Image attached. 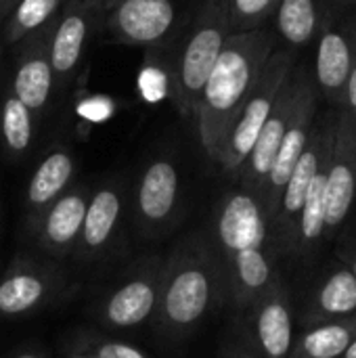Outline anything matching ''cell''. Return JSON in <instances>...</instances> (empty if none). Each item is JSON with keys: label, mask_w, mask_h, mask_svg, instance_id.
I'll list each match as a JSON object with an SVG mask.
<instances>
[{"label": "cell", "mask_w": 356, "mask_h": 358, "mask_svg": "<svg viewBox=\"0 0 356 358\" xmlns=\"http://www.w3.org/2000/svg\"><path fill=\"white\" fill-rule=\"evenodd\" d=\"M208 233L222 266L227 306L239 315L281 273L260 199L241 187L227 191L214 206Z\"/></svg>", "instance_id": "1"}, {"label": "cell", "mask_w": 356, "mask_h": 358, "mask_svg": "<svg viewBox=\"0 0 356 358\" xmlns=\"http://www.w3.org/2000/svg\"><path fill=\"white\" fill-rule=\"evenodd\" d=\"M222 306L227 287L212 237L208 231H191L164 256L155 336L166 348L180 346Z\"/></svg>", "instance_id": "2"}, {"label": "cell", "mask_w": 356, "mask_h": 358, "mask_svg": "<svg viewBox=\"0 0 356 358\" xmlns=\"http://www.w3.org/2000/svg\"><path fill=\"white\" fill-rule=\"evenodd\" d=\"M273 48L275 38L262 27L227 38L193 111L199 143L214 164L229 128L254 90Z\"/></svg>", "instance_id": "3"}, {"label": "cell", "mask_w": 356, "mask_h": 358, "mask_svg": "<svg viewBox=\"0 0 356 358\" xmlns=\"http://www.w3.org/2000/svg\"><path fill=\"white\" fill-rule=\"evenodd\" d=\"M229 36L231 21L227 0H204L172 71V101L180 115L193 117L201 88Z\"/></svg>", "instance_id": "4"}, {"label": "cell", "mask_w": 356, "mask_h": 358, "mask_svg": "<svg viewBox=\"0 0 356 358\" xmlns=\"http://www.w3.org/2000/svg\"><path fill=\"white\" fill-rule=\"evenodd\" d=\"M164 273V256L147 254L130 262L90 304V315L107 331H134L153 323Z\"/></svg>", "instance_id": "5"}, {"label": "cell", "mask_w": 356, "mask_h": 358, "mask_svg": "<svg viewBox=\"0 0 356 358\" xmlns=\"http://www.w3.org/2000/svg\"><path fill=\"white\" fill-rule=\"evenodd\" d=\"M134 231L145 241H159L172 235L183 216V178L172 155H153L141 170L128 199Z\"/></svg>", "instance_id": "6"}, {"label": "cell", "mask_w": 356, "mask_h": 358, "mask_svg": "<svg viewBox=\"0 0 356 358\" xmlns=\"http://www.w3.org/2000/svg\"><path fill=\"white\" fill-rule=\"evenodd\" d=\"M292 67H294V55L287 50H273L254 90L250 92L248 101L243 103L239 115L235 117L233 126L229 128L216 164L218 168L229 176V178H237L245 159L250 157L262 126L266 124L273 105L283 88V84L290 80L292 76Z\"/></svg>", "instance_id": "7"}, {"label": "cell", "mask_w": 356, "mask_h": 358, "mask_svg": "<svg viewBox=\"0 0 356 358\" xmlns=\"http://www.w3.org/2000/svg\"><path fill=\"white\" fill-rule=\"evenodd\" d=\"M294 292L279 273L273 283L237 315V329L262 358H290L298 334Z\"/></svg>", "instance_id": "8"}, {"label": "cell", "mask_w": 356, "mask_h": 358, "mask_svg": "<svg viewBox=\"0 0 356 358\" xmlns=\"http://www.w3.org/2000/svg\"><path fill=\"white\" fill-rule=\"evenodd\" d=\"M128 199L130 187L122 174L109 176L92 189L82 233L71 254L82 268L105 264L122 245Z\"/></svg>", "instance_id": "9"}, {"label": "cell", "mask_w": 356, "mask_h": 358, "mask_svg": "<svg viewBox=\"0 0 356 358\" xmlns=\"http://www.w3.org/2000/svg\"><path fill=\"white\" fill-rule=\"evenodd\" d=\"M67 275L50 258H15L0 277V317H27L55 304L67 289Z\"/></svg>", "instance_id": "10"}, {"label": "cell", "mask_w": 356, "mask_h": 358, "mask_svg": "<svg viewBox=\"0 0 356 358\" xmlns=\"http://www.w3.org/2000/svg\"><path fill=\"white\" fill-rule=\"evenodd\" d=\"M334 130H336V117H325L323 124L313 126L311 138L281 193L277 212L271 220V237L277 250L279 260H290L296 239V227L298 218L308 193V187L313 182V176L327 153V149L334 143Z\"/></svg>", "instance_id": "11"}, {"label": "cell", "mask_w": 356, "mask_h": 358, "mask_svg": "<svg viewBox=\"0 0 356 358\" xmlns=\"http://www.w3.org/2000/svg\"><path fill=\"white\" fill-rule=\"evenodd\" d=\"M105 6L92 0H65L48 29V59L55 71L57 90L67 88L84 61L90 38L105 15Z\"/></svg>", "instance_id": "12"}, {"label": "cell", "mask_w": 356, "mask_h": 358, "mask_svg": "<svg viewBox=\"0 0 356 358\" xmlns=\"http://www.w3.org/2000/svg\"><path fill=\"white\" fill-rule=\"evenodd\" d=\"M308 279L296 306L300 327L346 319L356 313V279L353 271L338 258L329 256L308 266Z\"/></svg>", "instance_id": "13"}, {"label": "cell", "mask_w": 356, "mask_h": 358, "mask_svg": "<svg viewBox=\"0 0 356 358\" xmlns=\"http://www.w3.org/2000/svg\"><path fill=\"white\" fill-rule=\"evenodd\" d=\"M356 201V122L350 111L336 117L325 187V243H334Z\"/></svg>", "instance_id": "14"}, {"label": "cell", "mask_w": 356, "mask_h": 358, "mask_svg": "<svg viewBox=\"0 0 356 358\" xmlns=\"http://www.w3.org/2000/svg\"><path fill=\"white\" fill-rule=\"evenodd\" d=\"M315 126V92L311 88V84L298 76L296 78V94H294V107H292V115L287 122V130L283 134V141L279 145V151L275 155L273 168L266 176L264 189L260 193V203L264 208V214L269 218V227L271 220L277 212L281 193L311 138Z\"/></svg>", "instance_id": "15"}, {"label": "cell", "mask_w": 356, "mask_h": 358, "mask_svg": "<svg viewBox=\"0 0 356 358\" xmlns=\"http://www.w3.org/2000/svg\"><path fill=\"white\" fill-rule=\"evenodd\" d=\"M105 15L115 42L153 48L170 36L176 6L174 0H111Z\"/></svg>", "instance_id": "16"}, {"label": "cell", "mask_w": 356, "mask_h": 358, "mask_svg": "<svg viewBox=\"0 0 356 358\" xmlns=\"http://www.w3.org/2000/svg\"><path fill=\"white\" fill-rule=\"evenodd\" d=\"M92 187L88 182H73L38 220L34 233L38 250L50 260H65L73 254L82 233L86 208Z\"/></svg>", "instance_id": "17"}, {"label": "cell", "mask_w": 356, "mask_h": 358, "mask_svg": "<svg viewBox=\"0 0 356 358\" xmlns=\"http://www.w3.org/2000/svg\"><path fill=\"white\" fill-rule=\"evenodd\" d=\"M48 29L17 44L19 55L10 86V92L36 115V120L46 113L57 92V80L46 48Z\"/></svg>", "instance_id": "18"}, {"label": "cell", "mask_w": 356, "mask_h": 358, "mask_svg": "<svg viewBox=\"0 0 356 358\" xmlns=\"http://www.w3.org/2000/svg\"><path fill=\"white\" fill-rule=\"evenodd\" d=\"M294 94H296V78L290 76V80L283 84V88L273 105V111H271L266 124L262 126V132H260L250 157L245 159V164L237 176L239 187L243 191H250L258 199L264 189L266 176L273 168V162H275V155L283 141V134L287 130V122H290L292 107H294Z\"/></svg>", "instance_id": "19"}, {"label": "cell", "mask_w": 356, "mask_h": 358, "mask_svg": "<svg viewBox=\"0 0 356 358\" xmlns=\"http://www.w3.org/2000/svg\"><path fill=\"white\" fill-rule=\"evenodd\" d=\"M76 155L65 145L50 147L36 164L25 189V227L31 233L42 214L73 185Z\"/></svg>", "instance_id": "20"}, {"label": "cell", "mask_w": 356, "mask_h": 358, "mask_svg": "<svg viewBox=\"0 0 356 358\" xmlns=\"http://www.w3.org/2000/svg\"><path fill=\"white\" fill-rule=\"evenodd\" d=\"M334 145V143H332ZM332 147L323 155L313 182L308 187L298 227H296V239L294 250L290 256V262L298 266H313L317 260H321L325 243V187H327V168H329Z\"/></svg>", "instance_id": "21"}, {"label": "cell", "mask_w": 356, "mask_h": 358, "mask_svg": "<svg viewBox=\"0 0 356 358\" xmlns=\"http://www.w3.org/2000/svg\"><path fill=\"white\" fill-rule=\"evenodd\" d=\"M356 336V313L327 323L300 327L290 358H340Z\"/></svg>", "instance_id": "22"}, {"label": "cell", "mask_w": 356, "mask_h": 358, "mask_svg": "<svg viewBox=\"0 0 356 358\" xmlns=\"http://www.w3.org/2000/svg\"><path fill=\"white\" fill-rule=\"evenodd\" d=\"M353 71L350 46L344 36L327 31L319 42L317 52V78L325 94L340 103L346 101V84Z\"/></svg>", "instance_id": "23"}, {"label": "cell", "mask_w": 356, "mask_h": 358, "mask_svg": "<svg viewBox=\"0 0 356 358\" xmlns=\"http://www.w3.org/2000/svg\"><path fill=\"white\" fill-rule=\"evenodd\" d=\"M65 0H19L2 27L4 46H17L23 40L46 31L57 19Z\"/></svg>", "instance_id": "24"}, {"label": "cell", "mask_w": 356, "mask_h": 358, "mask_svg": "<svg viewBox=\"0 0 356 358\" xmlns=\"http://www.w3.org/2000/svg\"><path fill=\"white\" fill-rule=\"evenodd\" d=\"M36 115L8 90L0 103V141L10 159H23L36 138Z\"/></svg>", "instance_id": "25"}, {"label": "cell", "mask_w": 356, "mask_h": 358, "mask_svg": "<svg viewBox=\"0 0 356 358\" xmlns=\"http://www.w3.org/2000/svg\"><path fill=\"white\" fill-rule=\"evenodd\" d=\"M275 15H277L279 34L292 46H300L308 42L317 29L315 0H281Z\"/></svg>", "instance_id": "26"}, {"label": "cell", "mask_w": 356, "mask_h": 358, "mask_svg": "<svg viewBox=\"0 0 356 358\" xmlns=\"http://www.w3.org/2000/svg\"><path fill=\"white\" fill-rule=\"evenodd\" d=\"M281 0H227L231 34L260 29L262 23L277 10Z\"/></svg>", "instance_id": "27"}, {"label": "cell", "mask_w": 356, "mask_h": 358, "mask_svg": "<svg viewBox=\"0 0 356 358\" xmlns=\"http://www.w3.org/2000/svg\"><path fill=\"white\" fill-rule=\"evenodd\" d=\"M73 344L82 348L90 358H151L130 342L109 338L97 331H84Z\"/></svg>", "instance_id": "28"}, {"label": "cell", "mask_w": 356, "mask_h": 358, "mask_svg": "<svg viewBox=\"0 0 356 358\" xmlns=\"http://www.w3.org/2000/svg\"><path fill=\"white\" fill-rule=\"evenodd\" d=\"M334 256H338L355 275L356 279V222H346L336 237Z\"/></svg>", "instance_id": "29"}, {"label": "cell", "mask_w": 356, "mask_h": 358, "mask_svg": "<svg viewBox=\"0 0 356 358\" xmlns=\"http://www.w3.org/2000/svg\"><path fill=\"white\" fill-rule=\"evenodd\" d=\"M220 358H262L248 342L245 338L241 336V331L235 327L229 338L225 340L222 344V350H220Z\"/></svg>", "instance_id": "30"}, {"label": "cell", "mask_w": 356, "mask_h": 358, "mask_svg": "<svg viewBox=\"0 0 356 358\" xmlns=\"http://www.w3.org/2000/svg\"><path fill=\"white\" fill-rule=\"evenodd\" d=\"M346 101H348V111L350 115L355 117L356 122V65H353V71H350V78H348V84H346Z\"/></svg>", "instance_id": "31"}, {"label": "cell", "mask_w": 356, "mask_h": 358, "mask_svg": "<svg viewBox=\"0 0 356 358\" xmlns=\"http://www.w3.org/2000/svg\"><path fill=\"white\" fill-rule=\"evenodd\" d=\"M19 0H0V15H2V21L8 17V13L13 10V6L17 4Z\"/></svg>", "instance_id": "32"}, {"label": "cell", "mask_w": 356, "mask_h": 358, "mask_svg": "<svg viewBox=\"0 0 356 358\" xmlns=\"http://www.w3.org/2000/svg\"><path fill=\"white\" fill-rule=\"evenodd\" d=\"M10 358H46V355L42 350L31 348V350H23V352H19V355H15V357Z\"/></svg>", "instance_id": "33"}, {"label": "cell", "mask_w": 356, "mask_h": 358, "mask_svg": "<svg viewBox=\"0 0 356 358\" xmlns=\"http://www.w3.org/2000/svg\"><path fill=\"white\" fill-rule=\"evenodd\" d=\"M65 358H90L82 348H78L76 344H71V348L67 350V355H65Z\"/></svg>", "instance_id": "34"}, {"label": "cell", "mask_w": 356, "mask_h": 358, "mask_svg": "<svg viewBox=\"0 0 356 358\" xmlns=\"http://www.w3.org/2000/svg\"><path fill=\"white\" fill-rule=\"evenodd\" d=\"M340 358H356V336H355V340L350 342V346L346 348V352H344Z\"/></svg>", "instance_id": "35"}, {"label": "cell", "mask_w": 356, "mask_h": 358, "mask_svg": "<svg viewBox=\"0 0 356 358\" xmlns=\"http://www.w3.org/2000/svg\"><path fill=\"white\" fill-rule=\"evenodd\" d=\"M92 2H101V4L105 6V10H107V6L111 4V0H92Z\"/></svg>", "instance_id": "36"}, {"label": "cell", "mask_w": 356, "mask_h": 358, "mask_svg": "<svg viewBox=\"0 0 356 358\" xmlns=\"http://www.w3.org/2000/svg\"><path fill=\"white\" fill-rule=\"evenodd\" d=\"M0 63H2V50H0Z\"/></svg>", "instance_id": "37"}, {"label": "cell", "mask_w": 356, "mask_h": 358, "mask_svg": "<svg viewBox=\"0 0 356 358\" xmlns=\"http://www.w3.org/2000/svg\"><path fill=\"white\" fill-rule=\"evenodd\" d=\"M0 23H2V15H0Z\"/></svg>", "instance_id": "38"}]
</instances>
